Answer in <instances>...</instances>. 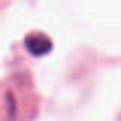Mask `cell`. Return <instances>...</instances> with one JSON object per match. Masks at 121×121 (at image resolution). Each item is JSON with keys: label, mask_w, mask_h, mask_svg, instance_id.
<instances>
[{"label": "cell", "mask_w": 121, "mask_h": 121, "mask_svg": "<svg viewBox=\"0 0 121 121\" xmlns=\"http://www.w3.org/2000/svg\"><path fill=\"white\" fill-rule=\"evenodd\" d=\"M25 46H26L28 52H31L32 55H44L51 51L52 48V41L51 39L46 35V34H41V32H32V34H28L26 39H25Z\"/></svg>", "instance_id": "6da1fadb"}]
</instances>
